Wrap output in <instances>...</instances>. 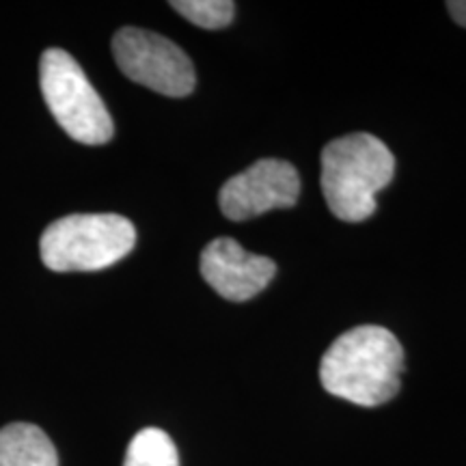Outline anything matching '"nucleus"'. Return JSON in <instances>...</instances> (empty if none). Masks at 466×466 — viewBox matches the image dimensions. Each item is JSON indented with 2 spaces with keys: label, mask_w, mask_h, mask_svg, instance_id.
Masks as SVG:
<instances>
[{
  "label": "nucleus",
  "mask_w": 466,
  "mask_h": 466,
  "mask_svg": "<svg viewBox=\"0 0 466 466\" xmlns=\"http://www.w3.org/2000/svg\"><path fill=\"white\" fill-rule=\"evenodd\" d=\"M124 466H179L177 447L165 430L145 428L130 441Z\"/></svg>",
  "instance_id": "nucleus-9"
},
{
  "label": "nucleus",
  "mask_w": 466,
  "mask_h": 466,
  "mask_svg": "<svg viewBox=\"0 0 466 466\" xmlns=\"http://www.w3.org/2000/svg\"><path fill=\"white\" fill-rule=\"evenodd\" d=\"M0 466H58V456L42 428L9 423L0 430Z\"/></svg>",
  "instance_id": "nucleus-8"
},
{
  "label": "nucleus",
  "mask_w": 466,
  "mask_h": 466,
  "mask_svg": "<svg viewBox=\"0 0 466 466\" xmlns=\"http://www.w3.org/2000/svg\"><path fill=\"white\" fill-rule=\"evenodd\" d=\"M137 244V229L119 214H69L46 227L42 261L55 272H96L116 264Z\"/></svg>",
  "instance_id": "nucleus-3"
},
{
  "label": "nucleus",
  "mask_w": 466,
  "mask_h": 466,
  "mask_svg": "<svg viewBox=\"0 0 466 466\" xmlns=\"http://www.w3.org/2000/svg\"><path fill=\"white\" fill-rule=\"evenodd\" d=\"M300 195V175L285 160L266 158L240 175H233L220 188V209L229 220H247L270 209L294 208Z\"/></svg>",
  "instance_id": "nucleus-6"
},
{
  "label": "nucleus",
  "mask_w": 466,
  "mask_h": 466,
  "mask_svg": "<svg viewBox=\"0 0 466 466\" xmlns=\"http://www.w3.org/2000/svg\"><path fill=\"white\" fill-rule=\"evenodd\" d=\"M201 275L223 299L247 302L275 279L277 264L264 255L248 253L231 238H217L203 248Z\"/></svg>",
  "instance_id": "nucleus-7"
},
{
  "label": "nucleus",
  "mask_w": 466,
  "mask_h": 466,
  "mask_svg": "<svg viewBox=\"0 0 466 466\" xmlns=\"http://www.w3.org/2000/svg\"><path fill=\"white\" fill-rule=\"evenodd\" d=\"M39 86L56 124L83 145H104L115 126L102 97L78 61L61 48H50L39 61Z\"/></svg>",
  "instance_id": "nucleus-4"
},
{
  "label": "nucleus",
  "mask_w": 466,
  "mask_h": 466,
  "mask_svg": "<svg viewBox=\"0 0 466 466\" xmlns=\"http://www.w3.org/2000/svg\"><path fill=\"white\" fill-rule=\"evenodd\" d=\"M404 350L391 330L367 324L343 333L319 363L322 387L335 398L374 408L400 393Z\"/></svg>",
  "instance_id": "nucleus-1"
},
{
  "label": "nucleus",
  "mask_w": 466,
  "mask_h": 466,
  "mask_svg": "<svg viewBox=\"0 0 466 466\" xmlns=\"http://www.w3.org/2000/svg\"><path fill=\"white\" fill-rule=\"evenodd\" d=\"M447 9H450L453 20L466 28V0H451V3H447Z\"/></svg>",
  "instance_id": "nucleus-11"
},
{
  "label": "nucleus",
  "mask_w": 466,
  "mask_h": 466,
  "mask_svg": "<svg viewBox=\"0 0 466 466\" xmlns=\"http://www.w3.org/2000/svg\"><path fill=\"white\" fill-rule=\"evenodd\" d=\"M393 173L391 149L374 134H348L322 149L324 199L346 223H360L376 212V195L387 188Z\"/></svg>",
  "instance_id": "nucleus-2"
},
{
  "label": "nucleus",
  "mask_w": 466,
  "mask_h": 466,
  "mask_svg": "<svg viewBox=\"0 0 466 466\" xmlns=\"http://www.w3.org/2000/svg\"><path fill=\"white\" fill-rule=\"evenodd\" d=\"M171 7L195 26L218 31L231 25L236 5L231 0H175Z\"/></svg>",
  "instance_id": "nucleus-10"
},
{
  "label": "nucleus",
  "mask_w": 466,
  "mask_h": 466,
  "mask_svg": "<svg viewBox=\"0 0 466 466\" xmlns=\"http://www.w3.org/2000/svg\"><path fill=\"white\" fill-rule=\"evenodd\" d=\"M113 55L116 66L132 83L167 97L190 96L197 85L188 55L158 33L134 26L121 28L113 37Z\"/></svg>",
  "instance_id": "nucleus-5"
}]
</instances>
